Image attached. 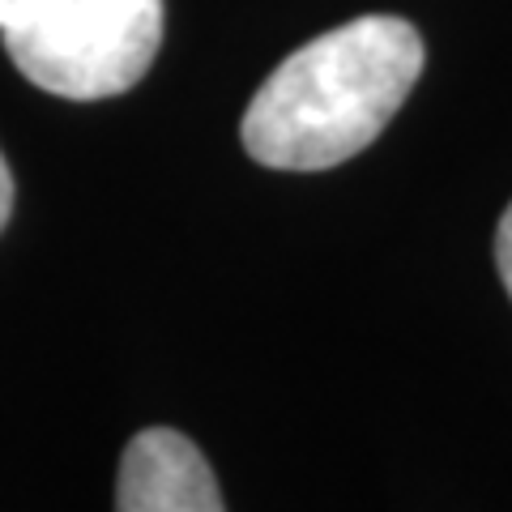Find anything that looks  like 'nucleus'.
<instances>
[{"label":"nucleus","instance_id":"5","mask_svg":"<svg viewBox=\"0 0 512 512\" xmlns=\"http://www.w3.org/2000/svg\"><path fill=\"white\" fill-rule=\"evenodd\" d=\"M9 214H13V175H9L5 154H0V231H5Z\"/></svg>","mask_w":512,"mask_h":512},{"label":"nucleus","instance_id":"3","mask_svg":"<svg viewBox=\"0 0 512 512\" xmlns=\"http://www.w3.org/2000/svg\"><path fill=\"white\" fill-rule=\"evenodd\" d=\"M120 512H218V478L201 448L171 427L137 431L116 478Z\"/></svg>","mask_w":512,"mask_h":512},{"label":"nucleus","instance_id":"4","mask_svg":"<svg viewBox=\"0 0 512 512\" xmlns=\"http://www.w3.org/2000/svg\"><path fill=\"white\" fill-rule=\"evenodd\" d=\"M495 265H500V278H504L508 299H512V205L500 218V231H495Z\"/></svg>","mask_w":512,"mask_h":512},{"label":"nucleus","instance_id":"1","mask_svg":"<svg viewBox=\"0 0 512 512\" xmlns=\"http://www.w3.org/2000/svg\"><path fill=\"white\" fill-rule=\"evenodd\" d=\"M423 39L406 18L372 13L291 52L244 111V146L274 171H329L363 154L410 99Z\"/></svg>","mask_w":512,"mask_h":512},{"label":"nucleus","instance_id":"2","mask_svg":"<svg viewBox=\"0 0 512 512\" xmlns=\"http://www.w3.org/2000/svg\"><path fill=\"white\" fill-rule=\"evenodd\" d=\"M13 64L60 99H111L137 86L163 43V0H0Z\"/></svg>","mask_w":512,"mask_h":512}]
</instances>
